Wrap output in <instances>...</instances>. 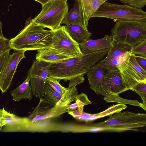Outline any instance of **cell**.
I'll list each match as a JSON object with an SVG mask.
<instances>
[{"mask_svg": "<svg viewBox=\"0 0 146 146\" xmlns=\"http://www.w3.org/2000/svg\"><path fill=\"white\" fill-rule=\"evenodd\" d=\"M78 25L83 26L82 15L78 0H75L73 7L66 14L61 24Z\"/></svg>", "mask_w": 146, "mask_h": 146, "instance_id": "cell-22", "label": "cell"}, {"mask_svg": "<svg viewBox=\"0 0 146 146\" xmlns=\"http://www.w3.org/2000/svg\"><path fill=\"white\" fill-rule=\"evenodd\" d=\"M52 48L72 57L83 54L80 49L79 44L68 34L66 25L60 26L54 30Z\"/></svg>", "mask_w": 146, "mask_h": 146, "instance_id": "cell-9", "label": "cell"}, {"mask_svg": "<svg viewBox=\"0 0 146 146\" xmlns=\"http://www.w3.org/2000/svg\"><path fill=\"white\" fill-rule=\"evenodd\" d=\"M107 70L97 64L94 65L86 74L90 88L97 95H100L105 97L108 94L104 78Z\"/></svg>", "mask_w": 146, "mask_h": 146, "instance_id": "cell-13", "label": "cell"}, {"mask_svg": "<svg viewBox=\"0 0 146 146\" xmlns=\"http://www.w3.org/2000/svg\"><path fill=\"white\" fill-rule=\"evenodd\" d=\"M114 37L106 34L101 38L90 39L86 42L79 44L80 49L83 54L109 49L113 45Z\"/></svg>", "mask_w": 146, "mask_h": 146, "instance_id": "cell-14", "label": "cell"}, {"mask_svg": "<svg viewBox=\"0 0 146 146\" xmlns=\"http://www.w3.org/2000/svg\"><path fill=\"white\" fill-rule=\"evenodd\" d=\"M30 19L18 34L9 40L12 49L16 51L52 48L54 30H47Z\"/></svg>", "mask_w": 146, "mask_h": 146, "instance_id": "cell-2", "label": "cell"}, {"mask_svg": "<svg viewBox=\"0 0 146 146\" xmlns=\"http://www.w3.org/2000/svg\"><path fill=\"white\" fill-rule=\"evenodd\" d=\"M98 119V117L94 114H90L83 112L78 120L87 121Z\"/></svg>", "mask_w": 146, "mask_h": 146, "instance_id": "cell-33", "label": "cell"}, {"mask_svg": "<svg viewBox=\"0 0 146 146\" xmlns=\"http://www.w3.org/2000/svg\"><path fill=\"white\" fill-rule=\"evenodd\" d=\"M131 53L136 55L146 57V39L133 46Z\"/></svg>", "mask_w": 146, "mask_h": 146, "instance_id": "cell-28", "label": "cell"}, {"mask_svg": "<svg viewBox=\"0 0 146 146\" xmlns=\"http://www.w3.org/2000/svg\"><path fill=\"white\" fill-rule=\"evenodd\" d=\"M67 31L71 37L78 44L85 42L90 39L92 33L85 29L83 26L78 25H66Z\"/></svg>", "mask_w": 146, "mask_h": 146, "instance_id": "cell-20", "label": "cell"}, {"mask_svg": "<svg viewBox=\"0 0 146 146\" xmlns=\"http://www.w3.org/2000/svg\"><path fill=\"white\" fill-rule=\"evenodd\" d=\"M104 121L93 124L87 127L89 130L121 132L139 131V128L146 126V114L126 111L115 113Z\"/></svg>", "mask_w": 146, "mask_h": 146, "instance_id": "cell-3", "label": "cell"}, {"mask_svg": "<svg viewBox=\"0 0 146 146\" xmlns=\"http://www.w3.org/2000/svg\"><path fill=\"white\" fill-rule=\"evenodd\" d=\"M120 1L121 2L123 3H128V0H118Z\"/></svg>", "mask_w": 146, "mask_h": 146, "instance_id": "cell-40", "label": "cell"}, {"mask_svg": "<svg viewBox=\"0 0 146 146\" xmlns=\"http://www.w3.org/2000/svg\"><path fill=\"white\" fill-rule=\"evenodd\" d=\"M21 117L8 112L4 108L0 109V131L5 125L12 123Z\"/></svg>", "mask_w": 146, "mask_h": 146, "instance_id": "cell-25", "label": "cell"}, {"mask_svg": "<svg viewBox=\"0 0 146 146\" xmlns=\"http://www.w3.org/2000/svg\"><path fill=\"white\" fill-rule=\"evenodd\" d=\"M128 5L133 7L140 9L146 5V0H128Z\"/></svg>", "mask_w": 146, "mask_h": 146, "instance_id": "cell-31", "label": "cell"}, {"mask_svg": "<svg viewBox=\"0 0 146 146\" xmlns=\"http://www.w3.org/2000/svg\"><path fill=\"white\" fill-rule=\"evenodd\" d=\"M109 50L84 54L78 57L51 64L49 69V76L60 81L63 80L65 82L77 76H84L97 62L104 58Z\"/></svg>", "mask_w": 146, "mask_h": 146, "instance_id": "cell-1", "label": "cell"}, {"mask_svg": "<svg viewBox=\"0 0 146 146\" xmlns=\"http://www.w3.org/2000/svg\"><path fill=\"white\" fill-rule=\"evenodd\" d=\"M10 55V50H9L0 56V74L3 66Z\"/></svg>", "mask_w": 146, "mask_h": 146, "instance_id": "cell-36", "label": "cell"}, {"mask_svg": "<svg viewBox=\"0 0 146 146\" xmlns=\"http://www.w3.org/2000/svg\"><path fill=\"white\" fill-rule=\"evenodd\" d=\"M130 90L137 93L141 97L142 103L146 105V82H141L135 85Z\"/></svg>", "mask_w": 146, "mask_h": 146, "instance_id": "cell-27", "label": "cell"}, {"mask_svg": "<svg viewBox=\"0 0 146 146\" xmlns=\"http://www.w3.org/2000/svg\"><path fill=\"white\" fill-rule=\"evenodd\" d=\"M78 108V105L76 102L72 104H71L68 106L66 112L74 111L77 109Z\"/></svg>", "mask_w": 146, "mask_h": 146, "instance_id": "cell-37", "label": "cell"}, {"mask_svg": "<svg viewBox=\"0 0 146 146\" xmlns=\"http://www.w3.org/2000/svg\"><path fill=\"white\" fill-rule=\"evenodd\" d=\"M110 31L115 41L133 47L146 39V21L129 20L116 22Z\"/></svg>", "mask_w": 146, "mask_h": 146, "instance_id": "cell-4", "label": "cell"}, {"mask_svg": "<svg viewBox=\"0 0 146 146\" xmlns=\"http://www.w3.org/2000/svg\"><path fill=\"white\" fill-rule=\"evenodd\" d=\"M51 64L36 59L28 72L32 94L35 97L40 98L44 96V87L49 76V69Z\"/></svg>", "mask_w": 146, "mask_h": 146, "instance_id": "cell-8", "label": "cell"}, {"mask_svg": "<svg viewBox=\"0 0 146 146\" xmlns=\"http://www.w3.org/2000/svg\"><path fill=\"white\" fill-rule=\"evenodd\" d=\"M104 17L114 21H146V13L141 9L128 5L113 4L107 1L103 3L91 17Z\"/></svg>", "mask_w": 146, "mask_h": 146, "instance_id": "cell-5", "label": "cell"}, {"mask_svg": "<svg viewBox=\"0 0 146 146\" xmlns=\"http://www.w3.org/2000/svg\"><path fill=\"white\" fill-rule=\"evenodd\" d=\"M132 46L127 44L115 40L109 49L107 56L97 64L106 69L108 72L118 70L116 67L121 62L126 54L131 51Z\"/></svg>", "mask_w": 146, "mask_h": 146, "instance_id": "cell-11", "label": "cell"}, {"mask_svg": "<svg viewBox=\"0 0 146 146\" xmlns=\"http://www.w3.org/2000/svg\"><path fill=\"white\" fill-rule=\"evenodd\" d=\"M108 0H78L82 12L83 19V27L88 30V21L99 7Z\"/></svg>", "mask_w": 146, "mask_h": 146, "instance_id": "cell-16", "label": "cell"}, {"mask_svg": "<svg viewBox=\"0 0 146 146\" xmlns=\"http://www.w3.org/2000/svg\"><path fill=\"white\" fill-rule=\"evenodd\" d=\"M9 40L4 36L0 38V56L5 52L12 49Z\"/></svg>", "mask_w": 146, "mask_h": 146, "instance_id": "cell-30", "label": "cell"}, {"mask_svg": "<svg viewBox=\"0 0 146 146\" xmlns=\"http://www.w3.org/2000/svg\"><path fill=\"white\" fill-rule=\"evenodd\" d=\"M25 51H16L10 54L5 63L0 74V90L6 92L12 84L14 74L21 60L25 58Z\"/></svg>", "mask_w": 146, "mask_h": 146, "instance_id": "cell-12", "label": "cell"}, {"mask_svg": "<svg viewBox=\"0 0 146 146\" xmlns=\"http://www.w3.org/2000/svg\"><path fill=\"white\" fill-rule=\"evenodd\" d=\"M60 81L48 76L47 78L46 82L59 93L69 104H71L72 102H75L76 96L78 94L76 88H66L60 84Z\"/></svg>", "mask_w": 146, "mask_h": 146, "instance_id": "cell-19", "label": "cell"}, {"mask_svg": "<svg viewBox=\"0 0 146 146\" xmlns=\"http://www.w3.org/2000/svg\"><path fill=\"white\" fill-rule=\"evenodd\" d=\"M104 78L108 94L118 95L128 90L123 83L121 73L118 70L108 71L105 74Z\"/></svg>", "mask_w": 146, "mask_h": 146, "instance_id": "cell-15", "label": "cell"}, {"mask_svg": "<svg viewBox=\"0 0 146 146\" xmlns=\"http://www.w3.org/2000/svg\"><path fill=\"white\" fill-rule=\"evenodd\" d=\"M36 59L51 64L57 63L71 57L52 48L37 50Z\"/></svg>", "mask_w": 146, "mask_h": 146, "instance_id": "cell-17", "label": "cell"}, {"mask_svg": "<svg viewBox=\"0 0 146 146\" xmlns=\"http://www.w3.org/2000/svg\"><path fill=\"white\" fill-rule=\"evenodd\" d=\"M127 108V106L123 104L113 105L103 111L94 114L97 116L99 119L108 115L110 116L114 113L121 112Z\"/></svg>", "mask_w": 146, "mask_h": 146, "instance_id": "cell-26", "label": "cell"}, {"mask_svg": "<svg viewBox=\"0 0 146 146\" xmlns=\"http://www.w3.org/2000/svg\"><path fill=\"white\" fill-rule=\"evenodd\" d=\"M44 99L52 103L57 104L60 103L70 104L64 99L62 95L52 87L49 84L46 82L44 88Z\"/></svg>", "mask_w": 146, "mask_h": 146, "instance_id": "cell-23", "label": "cell"}, {"mask_svg": "<svg viewBox=\"0 0 146 146\" xmlns=\"http://www.w3.org/2000/svg\"><path fill=\"white\" fill-rule=\"evenodd\" d=\"M3 36L2 29V23L0 20V38Z\"/></svg>", "mask_w": 146, "mask_h": 146, "instance_id": "cell-39", "label": "cell"}, {"mask_svg": "<svg viewBox=\"0 0 146 146\" xmlns=\"http://www.w3.org/2000/svg\"><path fill=\"white\" fill-rule=\"evenodd\" d=\"M75 102L77 104L78 108L92 104L87 95L83 93L77 95Z\"/></svg>", "mask_w": 146, "mask_h": 146, "instance_id": "cell-29", "label": "cell"}, {"mask_svg": "<svg viewBox=\"0 0 146 146\" xmlns=\"http://www.w3.org/2000/svg\"><path fill=\"white\" fill-rule=\"evenodd\" d=\"M30 79L28 76L25 80L18 87L11 92L13 100L15 101H19L24 99H32V91L29 85Z\"/></svg>", "mask_w": 146, "mask_h": 146, "instance_id": "cell-21", "label": "cell"}, {"mask_svg": "<svg viewBox=\"0 0 146 146\" xmlns=\"http://www.w3.org/2000/svg\"><path fill=\"white\" fill-rule=\"evenodd\" d=\"M131 51L126 54L116 66L121 73L123 83L128 90L139 82H146V71L138 64L135 55Z\"/></svg>", "mask_w": 146, "mask_h": 146, "instance_id": "cell-7", "label": "cell"}, {"mask_svg": "<svg viewBox=\"0 0 146 146\" xmlns=\"http://www.w3.org/2000/svg\"><path fill=\"white\" fill-rule=\"evenodd\" d=\"M39 103L28 117L32 123L59 117L66 112L69 104L60 103L57 104L50 102L44 98H39Z\"/></svg>", "mask_w": 146, "mask_h": 146, "instance_id": "cell-10", "label": "cell"}, {"mask_svg": "<svg viewBox=\"0 0 146 146\" xmlns=\"http://www.w3.org/2000/svg\"><path fill=\"white\" fill-rule=\"evenodd\" d=\"M67 0H54L42 6L39 14L32 19L36 24L54 30L59 28L68 13Z\"/></svg>", "mask_w": 146, "mask_h": 146, "instance_id": "cell-6", "label": "cell"}, {"mask_svg": "<svg viewBox=\"0 0 146 146\" xmlns=\"http://www.w3.org/2000/svg\"><path fill=\"white\" fill-rule=\"evenodd\" d=\"M40 3L43 6L46 3L54 0H33Z\"/></svg>", "mask_w": 146, "mask_h": 146, "instance_id": "cell-38", "label": "cell"}, {"mask_svg": "<svg viewBox=\"0 0 146 146\" xmlns=\"http://www.w3.org/2000/svg\"><path fill=\"white\" fill-rule=\"evenodd\" d=\"M120 98L118 95H115L110 94H108L106 96L104 97V99L108 102H115L120 103L122 104H125L134 106H139L145 111H146V107L143 103L139 102L138 101L135 100H130Z\"/></svg>", "mask_w": 146, "mask_h": 146, "instance_id": "cell-24", "label": "cell"}, {"mask_svg": "<svg viewBox=\"0 0 146 146\" xmlns=\"http://www.w3.org/2000/svg\"><path fill=\"white\" fill-rule=\"evenodd\" d=\"M84 107L78 108L76 110L73 111H69L67 113L74 118L78 120L81 115L84 112Z\"/></svg>", "mask_w": 146, "mask_h": 146, "instance_id": "cell-35", "label": "cell"}, {"mask_svg": "<svg viewBox=\"0 0 146 146\" xmlns=\"http://www.w3.org/2000/svg\"><path fill=\"white\" fill-rule=\"evenodd\" d=\"M5 132H34L33 124L27 117H22L4 126L0 131Z\"/></svg>", "mask_w": 146, "mask_h": 146, "instance_id": "cell-18", "label": "cell"}, {"mask_svg": "<svg viewBox=\"0 0 146 146\" xmlns=\"http://www.w3.org/2000/svg\"><path fill=\"white\" fill-rule=\"evenodd\" d=\"M85 78L83 76L76 77L69 80L70 82L68 88H72L76 87L77 85L83 82Z\"/></svg>", "mask_w": 146, "mask_h": 146, "instance_id": "cell-32", "label": "cell"}, {"mask_svg": "<svg viewBox=\"0 0 146 146\" xmlns=\"http://www.w3.org/2000/svg\"><path fill=\"white\" fill-rule=\"evenodd\" d=\"M135 59L140 66L146 71V57L135 55Z\"/></svg>", "mask_w": 146, "mask_h": 146, "instance_id": "cell-34", "label": "cell"}]
</instances>
